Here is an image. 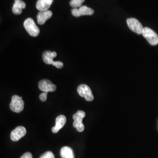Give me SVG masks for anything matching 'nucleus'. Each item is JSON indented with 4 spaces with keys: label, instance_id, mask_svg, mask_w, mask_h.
Masks as SVG:
<instances>
[{
    "label": "nucleus",
    "instance_id": "nucleus-1",
    "mask_svg": "<svg viewBox=\"0 0 158 158\" xmlns=\"http://www.w3.org/2000/svg\"><path fill=\"white\" fill-rule=\"evenodd\" d=\"M57 53L56 52H51L47 51L44 52L42 55V58L44 62L47 64H52L57 69H61L63 67V63L60 61H54L53 59L56 57Z\"/></svg>",
    "mask_w": 158,
    "mask_h": 158
},
{
    "label": "nucleus",
    "instance_id": "nucleus-2",
    "mask_svg": "<svg viewBox=\"0 0 158 158\" xmlns=\"http://www.w3.org/2000/svg\"><path fill=\"white\" fill-rule=\"evenodd\" d=\"M24 28L31 36L33 37L37 36L40 33L39 28L36 26L34 19L31 18H27L23 23Z\"/></svg>",
    "mask_w": 158,
    "mask_h": 158
},
{
    "label": "nucleus",
    "instance_id": "nucleus-3",
    "mask_svg": "<svg viewBox=\"0 0 158 158\" xmlns=\"http://www.w3.org/2000/svg\"><path fill=\"white\" fill-rule=\"evenodd\" d=\"M142 35L151 45L155 46L158 44V35L154 31L149 28H144Z\"/></svg>",
    "mask_w": 158,
    "mask_h": 158
},
{
    "label": "nucleus",
    "instance_id": "nucleus-4",
    "mask_svg": "<svg viewBox=\"0 0 158 158\" xmlns=\"http://www.w3.org/2000/svg\"><path fill=\"white\" fill-rule=\"evenodd\" d=\"M10 108L11 111L15 113H19L23 111L24 108L23 98L17 95L12 96Z\"/></svg>",
    "mask_w": 158,
    "mask_h": 158
},
{
    "label": "nucleus",
    "instance_id": "nucleus-5",
    "mask_svg": "<svg viewBox=\"0 0 158 158\" xmlns=\"http://www.w3.org/2000/svg\"><path fill=\"white\" fill-rule=\"evenodd\" d=\"M85 116V111L79 110L73 116V119H74V127L77 130L78 132H81L85 130V125L83 124L82 121Z\"/></svg>",
    "mask_w": 158,
    "mask_h": 158
},
{
    "label": "nucleus",
    "instance_id": "nucleus-6",
    "mask_svg": "<svg viewBox=\"0 0 158 158\" xmlns=\"http://www.w3.org/2000/svg\"><path fill=\"white\" fill-rule=\"evenodd\" d=\"M77 92L79 95L85 98L87 102H92L94 100V96L89 86L86 85H80L77 87Z\"/></svg>",
    "mask_w": 158,
    "mask_h": 158
},
{
    "label": "nucleus",
    "instance_id": "nucleus-7",
    "mask_svg": "<svg viewBox=\"0 0 158 158\" xmlns=\"http://www.w3.org/2000/svg\"><path fill=\"white\" fill-rule=\"evenodd\" d=\"M127 23L128 27L132 31L139 35L142 34V31L144 28L143 27L142 25L138 19L134 18H128L127 20Z\"/></svg>",
    "mask_w": 158,
    "mask_h": 158
},
{
    "label": "nucleus",
    "instance_id": "nucleus-8",
    "mask_svg": "<svg viewBox=\"0 0 158 158\" xmlns=\"http://www.w3.org/2000/svg\"><path fill=\"white\" fill-rule=\"evenodd\" d=\"M94 10L87 6H80L79 8H74L72 10V15L76 17L83 15H92L94 14Z\"/></svg>",
    "mask_w": 158,
    "mask_h": 158
},
{
    "label": "nucleus",
    "instance_id": "nucleus-9",
    "mask_svg": "<svg viewBox=\"0 0 158 158\" xmlns=\"http://www.w3.org/2000/svg\"><path fill=\"white\" fill-rule=\"evenodd\" d=\"M38 87L40 90L45 93L53 92L56 89V86L47 79L40 80L38 83Z\"/></svg>",
    "mask_w": 158,
    "mask_h": 158
},
{
    "label": "nucleus",
    "instance_id": "nucleus-10",
    "mask_svg": "<svg viewBox=\"0 0 158 158\" xmlns=\"http://www.w3.org/2000/svg\"><path fill=\"white\" fill-rule=\"evenodd\" d=\"M26 134V128L23 126H19L12 131L11 133V139L12 141H18L25 135Z\"/></svg>",
    "mask_w": 158,
    "mask_h": 158
},
{
    "label": "nucleus",
    "instance_id": "nucleus-11",
    "mask_svg": "<svg viewBox=\"0 0 158 158\" xmlns=\"http://www.w3.org/2000/svg\"><path fill=\"white\" fill-rule=\"evenodd\" d=\"M66 123V118L64 115H60L56 119V125L52 129L53 133H57L62 128Z\"/></svg>",
    "mask_w": 158,
    "mask_h": 158
},
{
    "label": "nucleus",
    "instance_id": "nucleus-12",
    "mask_svg": "<svg viewBox=\"0 0 158 158\" xmlns=\"http://www.w3.org/2000/svg\"><path fill=\"white\" fill-rule=\"evenodd\" d=\"M52 16V12L49 10L40 11L37 15V21L40 25H43Z\"/></svg>",
    "mask_w": 158,
    "mask_h": 158
},
{
    "label": "nucleus",
    "instance_id": "nucleus-13",
    "mask_svg": "<svg viewBox=\"0 0 158 158\" xmlns=\"http://www.w3.org/2000/svg\"><path fill=\"white\" fill-rule=\"evenodd\" d=\"M53 0H38L36 7L40 11H46L49 9Z\"/></svg>",
    "mask_w": 158,
    "mask_h": 158
},
{
    "label": "nucleus",
    "instance_id": "nucleus-14",
    "mask_svg": "<svg viewBox=\"0 0 158 158\" xmlns=\"http://www.w3.org/2000/svg\"><path fill=\"white\" fill-rule=\"evenodd\" d=\"M26 7V4L23 0H15V2L12 6V12L15 15H19L22 13L23 9Z\"/></svg>",
    "mask_w": 158,
    "mask_h": 158
},
{
    "label": "nucleus",
    "instance_id": "nucleus-15",
    "mask_svg": "<svg viewBox=\"0 0 158 158\" xmlns=\"http://www.w3.org/2000/svg\"><path fill=\"white\" fill-rule=\"evenodd\" d=\"M60 156L62 158H74L73 150L68 147H63L61 149Z\"/></svg>",
    "mask_w": 158,
    "mask_h": 158
},
{
    "label": "nucleus",
    "instance_id": "nucleus-16",
    "mask_svg": "<svg viewBox=\"0 0 158 158\" xmlns=\"http://www.w3.org/2000/svg\"><path fill=\"white\" fill-rule=\"evenodd\" d=\"M85 2V0H71L70 1V5L74 8H77L81 6L82 4Z\"/></svg>",
    "mask_w": 158,
    "mask_h": 158
},
{
    "label": "nucleus",
    "instance_id": "nucleus-17",
    "mask_svg": "<svg viewBox=\"0 0 158 158\" xmlns=\"http://www.w3.org/2000/svg\"><path fill=\"white\" fill-rule=\"evenodd\" d=\"M40 158H55V156L51 151H48L42 155Z\"/></svg>",
    "mask_w": 158,
    "mask_h": 158
},
{
    "label": "nucleus",
    "instance_id": "nucleus-18",
    "mask_svg": "<svg viewBox=\"0 0 158 158\" xmlns=\"http://www.w3.org/2000/svg\"><path fill=\"white\" fill-rule=\"evenodd\" d=\"M47 96H48V93L44 92V93H41L40 96V100L42 102H45L47 99Z\"/></svg>",
    "mask_w": 158,
    "mask_h": 158
},
{
    "label": "nucleus",
    "instance_id": "nucleus-19",
    "mask_svg": "<svg viewBox=\"0 0 158 158\" xmlns=\"http://www.w3.org/2000/svg\"><path fill=\"white\" fill-rule=\"evenodd\" d=\"M20 158H32V155L30 152L25 153Z\"/></svg>",
    "mask_w": 158,
    "mask_h": 158
}]
</instances>
